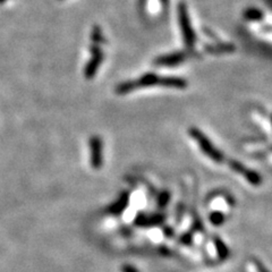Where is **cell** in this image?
I'll use <instances>...</instances> for the list:
<instances>
[{
	"label": "cell",
	"mask_w": 272,
	"mask_h": 272,
	"mask_svg": "<svg viewBox=\"0 0 272 272\" xmlns=\"http://www.w3.org/2000/svg\"><path fill=\"white\" fill-rule=\"evenodd\" d=\"M160 1H161L162 6H167L168 5V0H160Z\"/></svg>",
	"instance_id": "obj_3"
},
{
	"label": "cell",
	"mask_w": 272,
	"mask_h": 272,
	"mask_svg": "<svg viewBox=\"0 0 272 272\" xmlns=\"http://www.w3.org/2000/svg\"><path fill=\"white\" fill-rule=\"evenodd\" d=\"M178 21L179 25H181V30L183 32L184 41L187 47L192 48L195 42V33L193 29H192V24L190 21L189 13H187V7L185 3H179L178 6Z\"/></svg>",
	"instance_id": "obj_1"
},
{
	"label": "cell",
	"mask_w": 272,
	"mask_h": 272,
	"mask_svg": "<svg viewBox=\"0 0 272 272\" xmlns=\"http://www.w3.org/2000/svg\"><path fill=\"white\" fill-rule=\"evenodd\" d=\"M244 15L250 21H260L263 16V13L258 8H247L245 10Z\"/></svg>",
	"instance_id": "obj_2"
}]
</instances>
